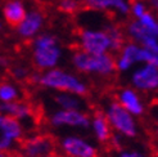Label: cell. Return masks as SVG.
<instances>
[{"label":"cell","mask_w":158,"mask_h":157,"mask_svg":"<svg viewBox=\"0 0 158 157\" xmlns=\"http://www.w3.org/2000/svg\"><path fill=\"white\" fill-rule=\"evenodd\" d=\"M10 76L14 78V80H17L19 83H25V81H28L30 77H31V74L30 70L25 66H14L10 68Z\"/></svg>","instance_id":"24"},{"label":"cell","mask_w":158,"mask_h":157,"mask_svg":"<svg viewBox=\"0 0 158 157\" xmlns=\"http://www.w3.org/2000/svg\"><path fill=\"white\" fill-rule=\"evenodd\" d=\"M148 11H149V6L144 0H134L132 3H130V14L132 15V19L140 18Z\"/></svg>","instance_id":"23"},{"label":"cell","mask_w":158,"mask_h":157,"mask_svg":"<svg viewBox=\"0 0 158 157\" xmlns=\"http://www.w3.org/2000/svg\"><path fill=\"white\" fill-rule=\"evenodd\" d=\"M21 152L25 157H45L55 153L57 142L50 134H36L19 140Z\"/></svg>","instance_id":"7"},{"label":"cell","mask_w":158,"mask_h":157,"mask_svg":"<svg viewBox=\"0 0 158 157\" xmlns=\"http://www.w3.org/2000/svg\"><path fill=\"white\" fill-rule=\"evenodd\" d=\"M144 50L147 58L145 63H151L158 68V41H153L149 43L148 45H144Z\"/></svg>","instance_id":"22"},{"label":"cell","mask_w":158,"mask_h":157,"mask_svg":"<svg viewBox=\"0 0 158 157\" xmlns=\"http://www.w3.org/2000/svg\"><path fill=\"white\" fill-rule=\"evenodd\" d=\"M60 157H98V147L80 135H66L57 143Z\"/></svg>","instance_id":"5"},{"label":"cell","mask_w":158,"mask_h":157,"mask_svg":"<svg viewBox=\"0 0 158 157\" xmlns=\"http://www.w3.org/2000/svg\"><path fill=\"white\" fill-rule=\"evenodd\" d=\"M117 53H118V56L114 58L116 71H120V72L131 71L136 66L147 62L144 46L135 44L132 41L125 43L123 46Z\"/></svg>","instance_id":"9"},{"label":"cell","mask_w":158,"mask_h":157,"mask_svg":"<svg viewBox=\"0 0 158 157\" xmlns=\"http://www.w3.org/2000/svg\"><path fill=\"white\" fill-rule=\"evenodd\" d=\"M148 5L151 6L152 12L158 15V0H148Z\"/></svg>","instance_id":"27"},{"label":"cell","mask_w":158,"mask_h":157,"mask_svg":"<svg viewBox=\"0 0 158 157\" xmlns=\"http://www.w3.org/2000/svg\"><path fill=\"white\" fill-rule=\"evenodd\" d=\"M104 116L112 131H116L125 139H132L139 134L135 117L130 115L117 100L109 102L104 109Z\"/></svg>","instance_id":"4"},{"label":"cell","mask_w":158,"mask_h":157,"mask_svg":"<svg viewBox=\"0 0 158 157\" xmlns=\"http://www.w3.org/2000/svg\"><path fill=\"white\" fill-rule=\"evenodd\" d=\"M71 63H72L76 71L81 74L108 77L116 72L114 57L110 53L89 54L78 49L73 52L72 57H71Z\"/></svg>","instance_id":"2"},{"label":"cell","mask_w":158,"mask_h":157,"mask_svg":"<svg viewBox=\"0 0 158 157\" xmlns=\"http://www.w3.org/2000/svg\"><path fill=\"white\" fill-rule=\"evenodd\" d=\"M19 91L15 86L9 81H0V100L4 103L18 100Z\"/></svg>","instance_id":"20"},{"label":"cell","mask_w":158,"mask_h":157,"mask_svg":"<svg viewBox=\"0 0 158 157\" xmlns=\"http://www.w3.org/2000/svg\"><path fill=\"white\" fill-rule=\"evenodd\" d=\"M103 30L107 32L108 37H109V41H110V52L112 53H117L120 50L125 41V31L118 26L116 23H107V25L103 27Z\"/></svg>","instance_id":"18"},{"label":"cell","mask_w":158,"mask_h":157,"mask_svg":"<svg viewBox=\"0 0 158 157\" xmlns=\"http://www.w3.org/2000/svg\"><path fill=\"white\" fill-rule=\"evenodd\" d=\"M84 5L95 12H112L118 17L130 14V0H81Z\"/></svg>","instance_id":"13"},{"label":"cell","mask_w":158,"mask_h":157,"mask_svg":"<svg viewBox=\"0 0 158 157\" xmlns=\"http://www.w3.org/2000/svg\"><path fill=\"white\" fill-rule=\"evenodd\" d=\"M117 102L134 117L143 116L145 112V104L139 91L132 89L131 86H126V88H122L118 91Z\"/></svg>","instance_id":"12"},{"label":"cell","mask_w":158,"mask_h":157,"mask_svg":"<svg viewBox=\"0 0 158 157\" xmlns=\"http://www.w3.org/2000/svg\"><path fill=\"white\" fill-rule=\"evenodd\" d=\"M114 157H151L147 152L140 150H120Z\"/></svg>","instance_id":"25"},{"label":"cell","mask_w":158,"mask_h":157,"mask_svg":"<svg viewBox=\"0 0 158 157\" xmlns=\"http://www.w3.org/2000/svg\"><path fill=\"white\" fill-rule=\"evenodd\" d=\"M78 46L80 50L89 54L110 53V41L103 28H82L78 32Z\"/></svg>","instance_id":"6"},{"label":"cell","mask_w":158,"mask_h":157,"mask_svg":"<svg viewBox=\"0 0 158 157\" xmlns=\"http://www.w3.org/2000/svg\"><path fill=\"white\" fill-rule=\"evenodd\" d=\"M45 157H60L58 153H53V155H49V156H45Z\"/></svg>","instance_id":"31"},{"label":"cell","mask_w":158,"mask_h":157,"mask_svg":"<svg viewBox=\"0 0 158 157\" xmlns=\"http://www.w3.org/2000/svg\"><path fill=\"white\" fill-rule=\"evenodd\" d=\"M9 157H25V156H23L22 153H18V152H12V151H10Z\"/></svg>","instance_id":"29"},{"label":"cell","mask_w":158,"mask_h":157,"mask_svg":"<svg viewBox=\"0 0 158 157\" xmlns=\"http://www.w3.org/2000/svg\"><path fill=\"white\" fill-rule=\"evenodd\" d=\"M44 22H45V17L40 11H31L30 13L26 14L25 19L17 27L18 35L23 39L35 37L39 34V31L43 28Z\"/></svg>","instance_id":"14"},{"label":"cell","mask_w":158,"mask_h":157,"mask_svg":"<svg viewBox=\"0 0 158 157\" xmlns=\"http://www.w3.org/2000/svg\"><path fill=\"white\" fill-rule=\"evenodd\" d=\"M54 100L60 109H81L82 100L81 97H77L71 93H58L54 97Z\"/></svg>","instance_id":"19"},{"label":"cell","mask_w":158,"mask_h":157,"mask_svg":"<svg viewBox=\"0 0 158 157\" xmlns=\"http://www.w3.org/2000/svg\"><path fill=\"white\" fill-rule=\"evenodd\" d=\"M0 28H2V25H0Z\"/></svg>","instance_id":"32"},{"label":"cell","mask_w":158,"mask_h":157,"mask_svg":"<svg viewBox=\"0 0 158 157\" xmlns=\"http://www.w3.org/2000/svg\"><path fill=\"white\" fill-rule=\"evenodd\" d=\"M89 129L91 130L94 138L102 144L108 143L110 137H112V134H113V131H112V129H110L104 113H102V112H97L90 119Z\"/></svg>","instance_id":"16"},{"label":"cell","mask_w":158,"mask_h":157,"mask_svg":"<svg viewBox=\"0 0 158 157\" xmlns=\"http://www.w3.org/2000/svg\"><path fill=\"white\" fill-rule=\"evenodd\" d=\"M30 81L59 93L75 94L77 97H85L89 93V86L82 78L57 67L44 71L43 74H32Z\"/></svg>","instance_id":"1"},{"label":"cell","mask_w":158,"mask_h":157,"mask_svg":"<svg viewBox=\"0 0 158 157\" xmlns=\"http://www.w3.org/2000/svg\"><path fill=\"white\" fill-rule=\"evenodd\" d=\"M0 66H9V61L4 57H0Z\"/></svg>","instance_id":"28"},{"label":"cell","mask_w":158,"mask_h":157,"mask_svg":"<svg viewBox=\"0 0 158 157\" xmlns=\"http://www.w3.org/2000/svg\"><path fill=\"white\" fill-rule=\"evenodd\" d=\"M62 58V49L58 39L50 34H43L32 41V62L39 71L55 68Z\"/></svg>","instance_id":"3"},{"label":"cell","mask_w":158,"mask_h":157,"mask_svg":"<svg viewBox=\"0 0 158 157\" xmlns=\"http://www.w3.org/2000/svg\"><path fill=\"white\" fill-rule=\"evenodd\" d=\"M108 143L112 146L114 150L120 151V150H122V147H123L125 138H123L122 135H120V134H117V133H114V134H112V137H110V139H109Z\"/></svg>","instance_id":"26"},{"label":"cell","mask_w":158,"mask_h":157,"mask_svg":"<svg viewBox=\"0 0 158 157\" xmlns=\"http://www.w3.org/2000/svg\"><path fill=\"white\" fill-rule=\"evenodd\" d=\"M80 8L81 0H58V9L64 14H75Z\"/></svg>","instance_id":"21"},{"label":"cell","mask_w":158,"mask_h":157,"mask_svg":"<svg viewBox=\"0 0 158 157\" xmlns=\"http://www.w3.org/2000/svg\"><path fill=\"white\" fill-rule=\"evenodd\" d=\"M156 133H157V135H158V117H157V120H156Z\"/></svg>","instance_id":"30"},{"label":"cell","mask_w":158,"mask_h":157,"mask_svg":"<svg viewBox=\"0 0 158 157\" xmlns=\"http://www.w3.org/2000/svg\"><path fill=\"white\" fill-rule=\"evenodd\" d=\"M23 138V128L21 122L12 116L0 115V151H8L14 140Z\"/></svg>","instance_id":"11"},{"label":"cell","mask_w":158,"mask_h":157,"mask_svg":"<svg viewBox=\"0 0 158 157\" xmlns=\"http://www.w3.org/2000/svg\"><path fill=\"white\" fill-rule=\"evenodd\" d=\"M54 128H72L86 130L90 126V117L81 109H58L49 119Z\"/></svg>","instance_id":"10"},{"label":"cell","mask_w":158,"mask_h":157,"mask_svg":"<svg viewBox=\"0 0 158 157\" xmlns=\"http://www.w3.org/2000/svg\"><path fill=\"white\" fill-rule=\"evenodd\" d=\"M4 18L10 27H18L26 17V8L21 0H9L4 6Z\"/></svg>","instance_id":"17"},{"label":"cell","mask_w":158,"mask_h":157,"mask_svg":"<svg viewBox=\"0 0 158 157\" xmlns=\"http://www.w3.org/2000/svg\"><path fill=\"white\" fill-rule=\"evenodd\" d=\"M131 88L140 93H153L158 90V68L151 63H141L131 70Z\"/></svg>","instance_id":"8"},{"label":"cell","mask_w":158,"mask_h":157,"mask_svg":"<svg viewBox=\"0 0 158 157\" xmlns=\"http://www.w3.org/2000/svg\"><path fill=\"white\" fill-rule=\"evenodd\" d=\"M0 113L12 116L17 120H28L36 116L34 106L25 100H14L9 103L0 104Z\"/></svg>","instance_id":"15"}]
</instances>
